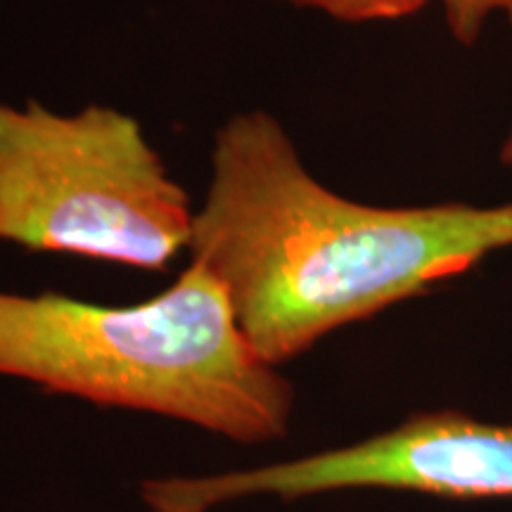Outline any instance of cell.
I'll use <instances>...</instances> for the list:
<instances>
[{
    "label": "cell",
    "mask_w": 512,
    "mask_h": 512,
    "mask_svg": "<svg viewBox=\"0 0 512 512\" xmlns=\"http://www.w3.org/2000/svg\"><path fill=\"white\" fill-rule=\"evenodd\" d=\"M508 247L512 202H354L306 169L273 114L252 110L216 131L188 252L226 290L249 347L280 368Z\"/></svg>",
    "instance_id": "1"
},
{
    "label": "cell",
    "mask_w": 512,
    "mask_h": 512,
    "mask_svg": "<svg viewBox=\"0 0 512 512\" xmlns=\"http://www.w3.org/2000/svg\"><path fill=\"white\" fill-rule=\"evenodd\" d=\"M0 377L247 446L283 439L294 411L290 380L249 347L226 290L197 261L131 306L0 290Z\"/></svg>",
    "instance_id": "2"
},
{
    "label": "cell",
    "mask_w": 512,
    "mask_h": 512,
    "mask_svg": "<svg viewBox=\"0 0 512 512\" xmlns=\"http://www.w3.org/2000/svg\"><path fill=\"white\" fill-rule=\"evenodd\" d=\"M195 209L131 114L0 102V245L164 271Z\"/></svg>",
    "instance_id": "3"
},
{
    "label": "cell",
    "mask_w": 512,
    "mask_h": 512,
    "mask_svg": "<svg viewBox=\"0 0 512 512\" xmlns=\"http://www.w3.org/2000/svg\"><path fill=\"white\" fill-rule=\"evenodd\" d=\"M349 489L439 498H512V425L458 411L418 413L351 446L216 475L147 477L150 512H211L254 496L297 501Z\"/></svg>",
    "instance_id": "4"
},
{
    "label": "cell",
    "mask_w": 512,
    "mask_h": 512,
    "mask_svg": "<svg viewBox=\"0 0 512 512\" xmlns=\"http://www.w3.org/2000/svg\"><path fill=\"white\" fill-rule=\"evenodd\" d=\"M297 8L318 10L339 22H394L411 17L425 8L430 0H287Z\"/></svg>",
    "instance_id": "5"
},
{
    "label": "cell",
    "mask_w": 512,
    "mask_h": 512,
    "mask_svg": "<svg viewBox=\"0 0 512 512\" xmlns=\"http://www.w3.org/2000/svg\"><path fill=\"white\" fill-rule=\"evenodd\" d=\"M446 27L463 46L477 43L486 19L496 12L505 15L512 27V0H439Z\"/></svg>",
    "instance_id": "6"
},
{
    "label": "cell",
    "mask_w": 512,
    "mask_h": 512,
    "mask_svg": "<svg viewBox=\"0 0 512 512\" xmlns=\"http://www.w3.org/2000/svg\"><path fill=\"white\" fill-rule=\"evenodd\" d=\"M498 157H501V164L510 166V169H512V128H510L508 136H505V140H503L501 152H498Z\"/></svg>",
    "instance_id": "7"
}]
</instances>
